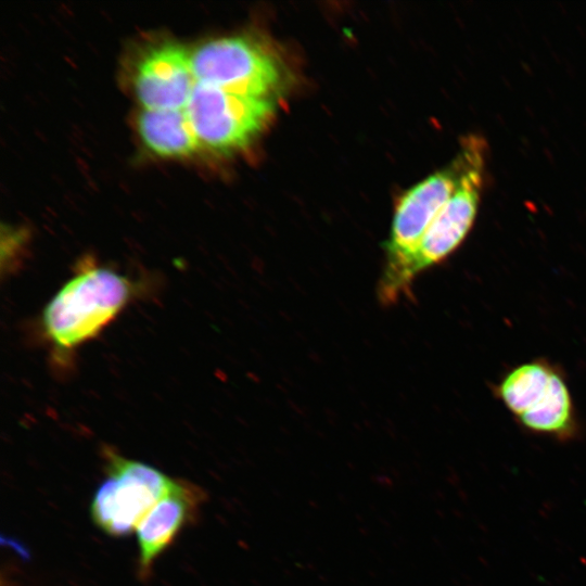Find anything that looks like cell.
<instances>
[{
	"instance_id": "obj_1",
	"label": "cell",
	"mask_w": 586,
	"mask_h": 586,
	"mask_svg": "<svg viewBox=\"0 0 586 586\" xmlns=\"http://www.w3.org/2000/svg\"><path fill=\"white\" fill-rule=\"evenodd\" d=\"M462 144L467 164L456 190L413 252L396 270L379 278L377 295L383 306L409 296L415 279L446 259L462 243L474 222L483 186L486 144L479 136H469Z\"/></svg>"
},
{
	"instance_id": "obj_2",
	"label": "cell",
	"mask_w": 586,
	"mask_h": 586,
	"mask_svg": "<svg viewBox=\"0 0 586 586\" xmlns=\"http://www.w3.org/2000/svg\"><path fill=\"white\" fill-rule=\"evenodd\" d=\"M130 281L104 267H86L68 280L43 310L48 336L73 348L98 335L126 306Z\"/></svg>"
},
{
	"instance_id": "obj_3",
	"label": "cell",
	"mask_w": 586,
	"mask_h": 586,
	"mask_svg": "<svg viewBox=\"0 0 586 586\" xmlns=\"http://www.w3.org/2000/svg\"><path fill=\"white\" fill-rule=\"evenodd\" d=\"M190 58L198 82L226 91L276 100L285 87L282 61L251 37L207 40L190 51Z\"/></svg>"
},
{
	"instance_id": "obj_4",
	"label": "cell",
	"mask_w": 586,
	"mask_h": 586,
	"mask_svg": "<svg viewBox=\"0 0 586 586\" xmlns=\"http://www.w3.org/2000/svg\"><path fill=\"white\" fill-rule=\"evenodd\" d=\"M183 111L201 149L228 154L244 149L264 130L275 114L276 100L196 81Z\"/></svg>"
},
{
	"instance_id": "obj_5",
	"label": "cell",
	"mask_w": 586,
	"mask_h": 586,
	"mask_svg": "<svg viewBox=\"0 0 586 586\" xmlns=\"http://www.w3.org/2000/svg\"><path fill=\"white\" fill-rule=\"evenodd\" d=\"M106 479L95 491L90 512L104 533L120 537L137 528L145 514L168 492L173 479L160 470L105 450Z\"/></svg>"
},
{
	"instance_id": "obj_6",
	"label": "cell",
	"mask_w": 586,
	"mask_h": 586,
	"mask_svg": "<svg viewBox=\"0 0 586 586\" xmlns=\"http://www.w3.org/2000/svg\"><path fill=\"white\" fill-rule=\"evenodd\" d=\"M467 164L462 144L447 167L432 174L409 189L399 200L388 239L381 275L396 270L413 252L444 204L456 190Z\"/></svg>"
},
{
	"instance_id": "obj_7",
	"label": "cell",
	"mask_w": 586,
	"mask_h": 586,
	"mask_svg": "<svg viewBox=\"0 0 586 586\" xmlns=\"http://www.w3.org/2000/svg\"><path fill=\"white\" fill-rule=\"evenodd\" d=\"M196 82L190 51L176 42L149 49L136 66L133 88L142 109L182 110Z\"/></svg>"
},
{
	"instance_id": "obj_8",
	"label": "cell",
	"mask_w": 586,
	"mask_h": 586,
	"mask_svg": "<svg viewBox=\"0 0 586 586\" xmlns=\"http://www.w3.org/2000/svg\"><path fill=\"white\" fill-rule=\"evenodd\" d=\"M205 493L184 480H173L168 492L145 514L136 528L139 545V575L146 578L157 557L193 521Z\"/></svg>"
},
{
	"instance_id": "obj_9",
	"label": "cell",
	"mask_w": 586,
	"mask_h": 586,
	"mask_svg": "<svg viewBox=\"0 0 586 586\" xmlns=\"http://www.w3.org/2000/svg\"><path fill=\"white\" fill-rule=\"evenodd\" d=\"M137 127L145 146L160 156L183 157L201 149L183 109H142Z\"/></svg>"
},
{
	"instance_id": "obj_10",
	"label": "cell",
	"mask_w": 586,
	"mask_h": 586,
	"mask_svg": "<svg viewBox=\"0 0 586 586\" xmlns=\"http://www.w3.org/2000/svg\"><path fill=\"white\" fill-rule=\"evenodd\" d=\"M555 372L540 362L523 364L504 378L498 394L505 406L520 418L543 399Z\"/></svg>"
},
{
	"instance_id": "obj_11",
	"label": "cell",
	"mask_w": 586,
	"mask_h": 586,
	"mask_svg": "<svg viewBox=\"0 0 586 586\" xmlns=\"http://www.w3.org/2000/svg\"><path fill=\"white\" fill-rule=\"evenodd\" d=\"M573 405L568 386L555 372L543 399L519 419L526 428L542 433L563 434L572 426Z\"/></svg>"
}]
</instances>
